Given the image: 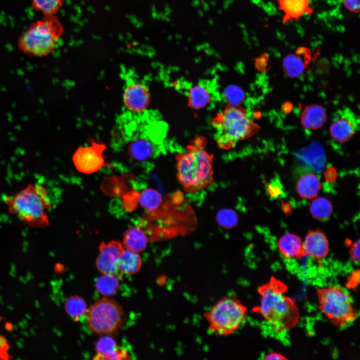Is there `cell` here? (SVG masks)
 <instances>
[{"mask_svg": "<svg viewBox=\"0 0 360 360\" xmlns=\"http://www.w3.org/2000/svg\"><path fill=\"white\" fill-rule=\"evenodd\" d=\"M286 285L272 276L270 281L258 288L260 304L253 311L260 315L276 332H283L296 326L300 314L295 301L285 295Z\"/></svg>", "mask_w": 360, "mask_h": 360, "instance_id": "cell-1", "label": "cell"}, {"mask_svg": "<svg viewBox=\"0 0 360 360\" xmlns=\"http://www.w3.org/2000/svg\"><path fill=\"white\" fill-rule=\"evenodd\" d=\"M206 142L203 136L196 137L186 152L176 156V177L186 192L202 190L214 182V156L206 150Z\"/></svg>", "mask_w": 360, "mask_h": 360, "instance_id": "cell-2", "label": "cell"}, {"mask_svg": "<svg viewBox=\"0 0 360 360\" xmlns=\"http://www.w3.org/2000/svg\"><path fill=\"white\" fill-rule=\"evenodd\" d=\"M10 213L32 228L49 224L48 210L52 207L46 189L40 184H30L12 196L4 198Z\"/></svg>", "mask_w": 360, "mask_h": 360, "instance_id": "cell-3", "label": "cell"}, {"mask_svg": "<svg viewBox=\"0 0 360 360\" xmlns=\"http://www.w3.org/2000/svg\"><path fill=\"white\" fill-rule=\"evenodd\" d=\"M64 32L63 25L56 15L44 16L20 34L17 45L27 56H45L54 51Z\"/></svg>", "mask_w": 360, "mask_h": 360, "instance_id": "cell-4", "label": "cell"}, {"mask_svg": "<svg viewBox=\"0 0 360 360\" xmlns=\"http://www.w3.org/2000/svg\"><path fill=\"white\" fill-rule=\"evenodd\" d=\"M211 124L216 131V143L224 150L233 148L240 140L255 134L259 128L248 118L244 108L229 105L216 114Z\"/></svg>", "mask_w": 360, "mask_h": 360, "instance_id": "cell-5", "label": "cell"}, {"mask_svg": "<svg viewBox=\"0 0 360 360\" xmlns=\"http://www.w3.org/2000/svg\"><path fill=\"white\" fill-rule=\"evenodd\" d=\"M247 308L236 296L218 300L204 314L210 334L228 336L237 332L245 322Z\"/></svg>", "mask_w": 360, "mask_h": 360, "instance_id": "cell-6", "label": "cell"}, {"mask_svg": "<svg viewBox=\"0 0 360 360\" xmlns=\"http://www.w3.org/2000/svg\"><path fill=\"white\" fill-rule=\"evenodd\" d=\"M318 308L336 326L344 328L353 322L357 311L350 294L332 286L317 289Z\"/></svg>", "mask_w": 360, "mask_h": 360, "instance_id": "cell-7", "label": "cell"}, {"mask_svg": "<svg viewBox=\"0 0 360 360\" xmlns=\"http://www.w3.org/2000/svg\"><path fill=\"white\" fill-rule=\"evenodd\" d=\"M86 316L90 332L98 334H110L122 326L124 310L114 300L103 297L88 308Z\"/></svg>", "mask_w": 360, "mask_h": 360, "instance_id": "cell-8", "label": "cell"}, {"mask_svg": "<svg viewBox=\"0 0 360 360\" xmlns=\"http://www.w3.org/2000/svg\"><path fill=\"white\" fill-rule=\"evenodd\" d=\"M104 144L92 142L90 145L76 150L72 156L76 168L84 174H92L98 171L104 164L102 152Z\"/></svg>", "mask_w": 360, "mask_h": 360, "instance_id": "cell-9", "label": "cell"}, {"mask_svg": "<svg viewBox=\"0 0 360 360\" xmlns=\"http://www.w3.org/2000/svg\"><path fill=\"white\" fill-rule=\"evenodd\" d=\"M358 128L356 115L349 108H344L338 110L334 116L330 132L335 140L342 143L349 140Z\"/></svg>", "mask_w": 360, "mask_h": 360, "instance_id": "cell-10", "label": "cell"}, {"mask_svg": "<svg viewBox=\"0 0 360 360\" xmlns=\"http://www.w3.org/2000/svg\"><path fill=\"white\" fill-rule=\"evenodd\" d=\"M99 250L100 254L96 260L98 270L102 274L117 276L120 271L119 258L124 250L122 244L116 240L108 244L102 242Z\"/></svg>", "mask_w": 360, "mask_h": 360, "instance_id": "cell-11", "label": "cell"}, {"mask_svg": "<svg viewBox=\"0 0 360 360\" xmlns=\"http://www.w3.org/2000/svg\"><path fill=\"white\" fill-rule=\"evenodd\" d=\"M124 102L126 107L134 112H144L150 100L148 88L140 82H128L124 90Z\"/></svg>", "mask_w": 360, "mask_h": 360, "instance_id": "cell-12", "label": "cell"}, {"mask_svg": "<svg viewBox=\"0 0 360 360\" xmlns=\"http://www.w3.org/2000/svg\"><path fill=\"white\" fill-rule=\"evenodd\" d=\"M302 246L306 255L317 260L326 258L330 252L329 242L326 235L318 230L308 232Z\"/></svg>", "mask_w": 360, "mask_h": 360, "instance_id": "cell-13", "label": "cell"}, {"mask_svg": "<svg viewBox=\"0 0 360 360\" xmlns=\"http://www.w3.org/2000/svg\"><path fill=\"white\" fill-rule=\"evenodd\" d=\"M278 248L282 256L287 258L300 259L306 255L300 238L292 233H286L280 237Z\"/></svg>", "mask_w": 360, "mask_h": 360, "instance_id": "cell-14", "label": "cell"}, {"mask_svg": "<svg viewBox=\"0 0 360 360\" xmlns=\"http://www.w3.org/2000/svg\"><path fill=\"white\" fill-rule=\"evenodd\" d=\"M322 186L318 176L312 172L302 174L296 182V190L299 196L304 199L316 198Z\"/></svg>", "mask_w": 360, "mask_h": 360, "instance_id": "cell-15", "label": "cell"}, {"mask_svg": "<svg viewBox=\"0 0 360 360\" xmlns=\"http://www.w3.org/2000/svg\"><path fill=\"white\" fill-rule=\"evenodd\" d=\"M128 153L133 160L144 162L156 155V150L152 142L144 138L132 140L128 148Z\"/></svg>", "mask_w": 360, "mask_h": 360, "instance_id": "cell-16", "label": "cell"}, {"mask_svg": "<svg viewBox=\"0 0 360 360\" xmlns=\"http://www.w3.org/2000/svg\"><path fill=\"white\" fill-rule=\"evenodd\" d=\"M326 120L324 109L318 104L306 106L301 115L300 122L303 126L308 130H316L322 126Z\"/></svg>", "mask_w": 360, "mask_h": 360, "instance_id": "cell-17", "label": "cell"}, {"mask_svg": "<svg viewBox=\"0 0 360 360\" xmlns=\"http://www.w3.org/2000/svg\"><path fill=\"white\" fill-rule=\"evenodd\" d=\"M148 240V238L143 230L132 226L124 233L123 245L126 249L138 253L146 249Z\"/></svg>", "mask_w": 360, "mask_h": 360, "instance_id": "cell-18", "label": "cell"}, {"mask_svg": "<svg viewBox=\"0 0 360 360\" xmlns=\"http://www.w3.org/2000/svg\"><path fill=\"white\" fill-rule=\"evenodd\" d=\"M142 264V258L138 252L124 249L118 261L120 271L126 274H133L140 270Z\"/></svg>", "mask_w": 360, "mask_h": 360, "instance_id": "cell-19", "label": "cell"}, {"mask_svg": "<svg viewBox=\"0 0 360 360\" xmlns=\"http://www.w3.org/2000/svg\"><path fill=\"white\" fill-rule=\"evenodd\" d=\"M280 8L284 12V21L298 18L308 10V0H279Z\"/></svg>", "mask_w": 360, "mask_h": 360, "instance_id": "cell-20", "label": "cell"}, {"mask_svg": "<svg viewBox=\"0 0 360 360\" xmlns=\"http://www.w3.org/2000/svg\"><path fill=\"white\" fill-rule=\"evenodd\" d=\"M208 90L200 84L192 87L188 94V106L192 108L199 110L210 102V96Z\"/></svg>", "mask_w": 360, "mask_h": 360, "instance_id": "cell-21", "label": "cell"}, {"mask_svg": "<svg viewBox=\"0 0 360 360\" xmlns=\"http://www.w3.org/2000/svg\"><path fill=\"white\" fill-rule=\"evenodd\" d=\"M309 210L314 218L324 220L331 216L333 207L328 199L322 196L314 198L310 206Z\"/></svg>", "mask_w": 360, "mask_h": 360, "instance_id": "cell-22", "label": "cell"}, {"mask_svg": "<svg viewBox=\"0 0 360 360\" xmlns=\"http://www.w3.org/2000/svg\"><path fill=\"white\" fill-rule=\"evenodd\" d=\"M118 277L113 274H103L96 282V290L106 296H112L115 294L119 286Z\"/></svg>", "mask_w": 360, "mask_h": 360, "instance_id": "cell-23", "label": "cell"}, {"mask_svg": "<svg viewBox=\"0 0 360 360\" xmlns=\"http://www.w3.org/2000/svg\"><path fill=\"white\" fill-rule=\"evenodd\" d=\"M64 308L67 314L76 320L86 316L88 310L85 300L78 296L70 297L65 302Z\"/></svg>", "mask_w": 360, "mask_h": 360, "instance_id": "cell-24", "label": "cell"}, {"mask_svg": "<svg viewBox=\"0 0 360 360\" xmlns=\"http://www.w3.org/2000/svg\"><path fill=\"white\" fill-rule=\"evenodd\" d=\"M138 200L142 207L148 211L156 210L162 202L160 194L150 188L142 190L140 194Z\"/></svg>", "mask_w": 360, "mask_h": 360, "instance_id": "cell-25", "label": "cell"}, {"mask_svg": "<svg viewBox=\"0 0 360 360\" xmlns=\"http://www.w3.org/2000/svg\"><path fill=\"white\" fill-rule=\"evenodd\" d=\"M32 8L44 16L56 15L64 4V0H30Z\"/></svg>", "mask_w": 360, "mask_h": 360, "instance_id": "cell-26", "label": "cell"}, {"mask_svg": "<svg viewBox=\"0 0 360 360\" xmlns=\"http://www.w3.org/2000/svg\"><path fill=\"white\" fill-rule=\"evenodd\" d=\"M96 350L98 353L94 359L107 360L108 357L118 348L116 342L110 336L100 338L96 344Z\"/></svg>", "mask_w": 360, "mask_h": 360, "instance_id": "cell-27", "label": "cell"}, {"mask_svg": "<svg viewBox=\"0 0 360 360\" xmlns=\"http://www.w3.org/2000/svg\"><path fill=\"white\" fill-rule=\"evenodd\" d=\"M283 66L287 75L294 78L300 76L304 70L302 60L300 58L294 54H290L284 58Z\"/></svg>", "mask_w": 360, "mask_h": 360, "instance_id": "cell-28", "label": "cell"}, {"mask_svg": "<svg viewBox=\"0 0 360 360\" xmlns=\"http://www.w3.org/2000/svg\"><path fill=\"white\" fill-rule=\"evenodd\" d=\"M224 96L228 105L238 106L244 100V93L240 87L235 85H230L224 89Z\"/></svg>", "mask_w": 360, "mask_h": 360, "instance_id": "cell-29", "label": "cell"}, {"mask_svg": "<svg viewBox=\"0 0 360 360\" xmlns=\"http://www.w3.org/2000/svg\"><path fill=\"white\" fill-rule=\"evenodd\" d=\"M268 196L272 198H280L284 196V188L280 180L274 179L266 184Z\"/></svg>", "mask_w": 360, "mask_h": 360, "instance_id": "cell-30", "label": "cell"}, {"mask_svg": "<svg viewBox=\"0 0 360 360\" xmlns=\"http://www.w3.org/2000/svg\"><path fill=\"white\" fill-rule=\"evenodd\" d=\"M360 283V270L358 268L353 271L348 276L346 283L347 288L356 290Z\"/></svg>", "mask_w": 360, "mask_h": 360, "instance_id": "cell-31", "label": "cell"}, {"mask_svg": "<svg viewBox=\"0 0 360 360\" xmlns=\"http://www.w3.org/2000/svg\"><path fill=\"white\" fill-rule=\"evenodd\" d=\"M360 240L352 244L349 250V254L352 260L356 262H360Z\"/></svg>", "mask_w": 360, "mask_h": 360, "instance_id": "cell-32", "label": "cell"}, {"mask_svg": "<svg viewBox=\"0 0 360 360\" xmlns=\"http://www.w3.org/2000/svg\"><path fill=\"white\" fill-rule=\"evenodd\" d=\"M324 176L325 180L328 182H334L338 176L336 169L332 166L328 167L324 172Z\"/></svg>", "mask_w": 360, "mask_h": 360, "instance_id": "cell-33", "label": "cell"}, {"mask_svg": "<svg viewBox=\"0 0 360 360\" xmlns=\"http://www.w3.org/2000/svg\"><path fill=\"white\" fill-rule=\"evenodd\" d=\"M344 6L350 11L358 12L360 10V0H343Z\"/></svg>", "mask_w": 360, "mask_h": 360, "instance_id": "cell-34", "label": "cell"}, {"mask_svg": "<svg viewBox=\"0 0 360 360\" xmlns=\"http://www.w3.org/2000/svg\"><path fill=\"white\" fill-rule=\"evenodd\" d=\"M287 359L284 355L277 352L268 354L264 358V360H286Z\"/></svg>", "mask_w": 360, "mask_h": 360, "instance_id": "cell-35", "label": "cell"}, {"mask_svg": "<svg viewBox=\"0 0 360 360\" xmlns=\"http://www.w3.org/2000/svg\"><path fill=\"white\" fill-rule=\"evenodd\" d=\"M6 344V340L2 336H0V348H4Z\"/></svg>", "mask_w": 360, "mask_h": 360, "instance_id": "cell-36", "label": "cell"}, {"mask_svg": "<svg viewBox=\"0 0 360 360\" xmlns=\"http://www.w3.org/2000/svg\"><path fill=\"white\" fill-rule=\"evenodd\" d=\"M6 328L8 330H11L12 328V326L11 324L8 323L6 326Z\"/></svg>", "mask_w": 360, "mask_h": 360, "instance_id": "cell-37", "label": "cell"}]
</instances>
